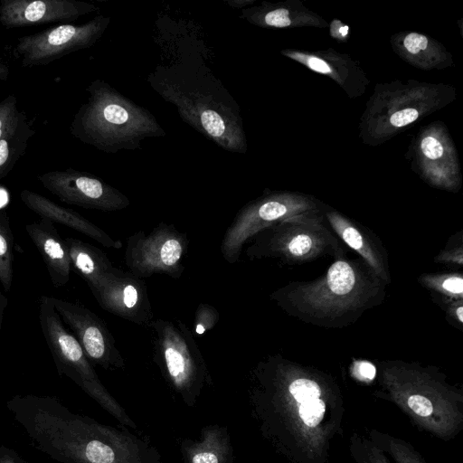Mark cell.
Returning <instances> with one entry per match:
<instances>
[{"instance_id":"cell-8","label":"cell","mask_w":463,"mask_h":463,"mask_svg":"<svg viewBox=\"0 0 463 463\" xmlns=\"http://www.w3.org/2000/svg\"><path fill=\"white\" fill-rule=\"evenodd\" d=\"M147 328L163 375L184 398L194 399L209 381V373L193 333L181 320L163 318L154 319Z\"/></svg>"},{"instance_id":"cell-40","label":"cell","mask_w":463,"mask_h":463,"mask_svg":"<svg viewBox=\"0 0 463 463\" xmlns=\"http://www.w3.org/2000/svg\"><path fill=\"white\" fill-rule=\"evenodd\" d=\"M339 33L343 35V36H345L348 33V27L347 26H342L340 27L339 29Z\"/></svg>"},{"instance_id":"cell-22","label":"cell","mask_w":463,"mask_h":463,"mask_svg":"<svg viewBox=\"0 0 463 463\" xmlns=\"http://www.w3.org/2000/svg\"><path fill=\"white\" fill-rule=\"evenodd\" d=\"M14 247L9 217L5 211H0V283L5 292L10 291L13 282Z\"/></svg>"},{"instance_id":"cell-4","label":"cell","mask_w":463,"mask_h":463,"mask_svg":"<svg viewBox=\"0 0 463 463\" xmlns=\"http://www.w3.org/2000/svg\"><path fill=\"white\" fill-rule=\"evenodd\" d=\"M382 280L356 261L337 259L326 274L273 292L271 299L288 313L324 326H334L374 305Z\"/></svg>"},{"instance_id":"cell-31","label":"cell","mask_w":463,"mask_h":463,"mask_svg":"<svg viewBox=\"0 0 463 463\" xmlns=\"http://www.w3.org/2000/svg\"><path fill=\"white\" fill-rule=\"evenodd\" d=\"M462 245L445 250L436 257V261L448 264L462 265L463 262Z\"/></svg>"},{"instance_id":"cell-27","label":"cell","mask_w":463,"mask_h":463,"mask_svg":"<svg viewBox=\"0 0 463 463\" xmlns=\"http://www.w3.org/2000/svg\"><path fill=\"white\" fill-rule=\"evenodd\" d=\"M264 23L267 25L274 27H286L291 24L288 18V10L286 8H278L265 14Z\"/></svg>"},{"instance_id":"cell-2","label":"cell","mask_w":463,"mask_h":463,"mask_svg":"<svg viewBox=\"0 0 463 463\" xmlns=\"http://www.w3.org/2000/svg\"><path fill=\"white\" fill-rule=\"evenodd\" d=\"M152 89L174 105L179 117L204 137L232 153L247 148L240 109L200 58L184 56L158 65L147 77Z\"/></svg>"},{"instance_id":"cell-32","label":"cell","mask_w":463,"mask_h":463,"mask_svg":"<svg viewBox=\"0 0 463 463\" xmlns=\"http://www.w3.org/2000/svg\"><path fill=\"white\" fill-rule=\"evenodd\" d=\"M353 371L354 376L363 382H370L373 380L376 374L374 365L364 361L356 363Z\"/></svg>"},{"instance_id":"cell-17","label":"cell","mask_w":463,"mask_h":463,"mask_svg":"<svg viewBox=\"0 0 463 463\" xmlns=\"http://www.w3.org/2000/svg\"><path fill=\"white\" fill-rule=\"evenodd\" d=\"M22 202L41 218L68 226L98 241L102 246L119 250L122 242L111 238L101 228L80 215L79 213L58 205L48 198L30 190L20 193Z\"/></svg>"},{"instance_id":"cell-6","label":"cell","mask_w":463,"mask_h":463,"mask_svg":"<svg viewBox=\"0 0 463 463\" xmlns=\"http://www.w3.org/2000/svg\"><path fill=\"white\" fill-rule=\"evenodd\" d=\"M38 317L58 373L72 380L122 424L135 427L134 422L102 385L76 337L65 328L52 297H40Z\"/></svg>"},{"instance_id":"cell-30","label":"cell","mask_w":463,"mask_h":463,"mask_svg":"<svg viewBox=\"0 0 463 463\" xmlns=\"http://www.w3.org/2000/svg\"><path fill=\"white\" fill-rule=\"evenodd\" d=\"M419 113L414 109H405L391 116V124L394 127H403L417 119Z\"/></svg>"},{"instance_id":"cell-38","label":"cell","mask_w":463,"mask_h":463,"mask_svg":"<svg viewBox=\"0 0 463 463\" xmlns=\"http://www.w3.org/2000/svg\"><path fill=\"white\" fill-rule=\"evenodd\" d=\"M7 298L3 295L0 290V338H1V330H2V322L4 317V311L7 306Z\"/></svg>"},{"instance_id":"cell-29","label":"cell","mask_w":463,"mask_h":463,"mask_svg":"<svg viewBox=\"0 0 463 463\" xmlns=\"http://www.w3.org/2000/svg\"><path fill=\"white\" fill-rule=\"evenodd\" d=\"M403 44L409 52L418 53L428 46V39L422 34L411 33L405 37Z\"/></svg>"},{"instance_id":"cell-34","label":"cell","mask_w":463,"mask_h":463,"mask_svg":"<svg viewBox=\"0 0 463 463\" xmlns=\"http://www.w3.org/2000/svg\"><path fill=\"white\" fill-rule=\"evenodd\" d=\"M0 463H28L11 448L0 442Z\"/></svg>"},{"instance_id":"cell-37","label":"cell","mask_w":463,"mask_h":463,"mask_svg":"<svg viewBox=\"0 0 463 463\" xmlns=\"http://www.w3.org/2000/svg\"><path fill=\"white\" fill-rule=\"evenodd\" d=\"M307 66L321 73H329L331 71L329 65L323 60L317 57H309L307 59Z\"/></svg>"},{"instance_id":"cell-10","label":"cell","mask_w":463,"mask_h":463,"mask_svg":"<svg viewBox=\"0 0 463 463\" xmlns=\"http://www.w3.org/2000/svg\"><path fill=\"white\" fill-rule=\"evenodd\" d=\"M110 24L97 15L82 24H63L17 39L15 52L23 67L44 66L61 57L94 45Z\"/></svg>"},{"instance_id":"cell-14","label":"cell","mask_w":463,"mask_h":463,"mask_svg":"<svg viewBox=\"0 0 463 463\" xmlns=\"http://www.w3.org/2000/svg\"><path fill=\"white\" fill-rule=\"evenodd\" d=\"M90 290L110 314L146 327L154 320L146 285L129 271L113 267Z\"/></svg>"},{"instance_id":"cell-3","label":"cell","mask_w":463,"mask_h":463,"mask_svg":"<svg viewBox=\"0 0 463 463\" xmlns=\"http://www.w3.org/2000/svg\"><path fill=\"white\" fill-rule=\"evenodd\" d=\"M377 395L394 403L411 421L449 441L463 430V392L432 366L402 361L382 362Z\"/></svg>"},{"instance_id":"cell-36","label":"cell","mask_w":463,"mask_h":463,"mask_svg":"<svg viewBox=\"0 0 463 463\" xmlns=\"http://www.w3.org/2000/svg\"><path fill=\"white\" fill-rule=\"evenodd\" d=\"M448 314L461 325L463 323V299L450 300L448 305Z\"/></svg>"},{"instance_id":"cell-13","label":"cell","mask_w":463,"mask_h":463,"mask_svg":"<svg viewBox=\"0 0 463 463\" xmlns=\"http://www.w3.org/2000/svg\"><path fill=\"white\" fill-rule=\"evenodd\" d=\"M61 321L82 347L88 359L105 369L123 368V357L106 323L86 307L52 297Z\"/></svg>"},{"instance_id":"cell-33","label":"cell","mask_w":463,"mask_h":463,"mask_svg":"<svg viewBox=\"0 0 463 463\" xmlns=\"http://www.w3.org/2000/svg\"><path fill=\"white\" fill-rule=\"evenodd\" d=\"M350 452L356 463H369L360 441V435L353 433L350 437Z\"/></svg>"},{"instance_id":"cell-25","label":"cell","mask_w":463,"mask_h":463,"mask_svg":"<svg viewBox=\"0 0 463 463\" xmlns=\"http://www.w3.org/2000/svg\"><path fill=\"white\" fill-rule=\"evenodd\" d=\"M220 319L218 310L212 305L201 303L194 313V333L203 335L213 329Z\"/></svg>"},{"instance_id":"cell-16","label":"cell","mask_w":463,"mask_h":463,"mask_svg":"<svg viewBox=\"0 0 463 463\" xmlns=\"http://www.w3.org/2000/svg\"><path fill=\"white\" fill-rule=\"evenodd\" d=\"M25 231L40 252L55 288L66 285L71 264L66 243L53 222L46 218L25 225Z\"/></svg>"},{"instance_id":"cell-1","label":"cell","mask_w":463,"mask_h":463,"mask_svg":"<svg viewBox=\"0 0 463 463\" xmlns=\"http://www.w3.org/2000/svg\"><path fill=\"white\" fill-rule=\"evenodd\" d=\"M253 400L263 435L289 463H328L342 437L345 402L330 374L279 354L253 370Z\"/></svg>"},{"instance_id":"cell-20","label":"cell","mask_w":463,"mask_h":463,"mask_svg":"<svg viewBox=\"0 0 463 463\" xmlns=\"http://www.w3.org/2000/svg\"><path fill=\"white\" fill-rule=\"evenodd\" d=\"M35 134L27 117L0 138V180L14 168L24 154L30 138Z\"/></svg>"},{"instance_id":"cell-7","label":"cell","mask_w":463,"mask_h":463,"mask_svg":"<svg viewBox=\"0 0 463 463\" xmlns=\"http://www.w3.org/2000/svg\"><path fill=\"white\" fill-rule=\"evenodd\" d=\"M290 216L258 232L246 249L249 259L279 258L287 262H306L323 254L343 257L336 238L317 216Z\"/></svg>"},{"instance_id":"cell-12","label":"cell","mask_w":463,"mask_h":463,"mask_svg":"<svg viewBox=\"0 0 463 463\" xmlns=\"http://www.w3.org/2000/svg\"><path fill=\"white\" fill-rule=\"evenodd\" d=\"M43 186L61 202L86 209L114 212L129 206V199L101 179L72 168L37 176Z\"/></svg>"},{"instance_id":"cell-26","label":"cell","mask_w":463,"mask_h":463,"mask_svg":"<svg viewBox=\"0 0 463 463\" xmlns=\"http://www.w3.org/2000/svg\"><path fill=\"white\" fill-rule=\"evenodd\" d=\"M360 441L369 463H390L386 454L380 450L369 439L360 436Z\"/></svg>"},{"instance_id":"cell-15","label":"cell","mask_w":463,"mask_h":463,"mask_svg":"<svg viewBox=\"0 0 463 463\" xmlns=\"http://www.w3.org/2000/svg\"><path fill=\"white\" fill-rule=\"evenodd\" d=\"M99 10L95 5L76 0H2L0 24L11 29L69 22Z\"/></svg>"},{"instance_id":"cell-21","label":"cell","mask_w":463,"mask_h":463,"mask_svg":"<svg viewBox=\"0 0 463 463\" xmlns=\"http://www.w3.org/2000/svg\"><path fill=\"white\" fill-rule=\"evenodd\" d=\"M368 439L396 463H427L415 448L402 439L374 429L369 430Z\"/></svg>"},{"instance_id":"cell-24","label":"cell","mask_w":463,"mask_h":463,"mask_svg":"<svg viewBox=\"0 0 463 463\" xmlns=\"http://www.w3.org/2000/svg\"><path fill=\"white\" fill-rule=\"evenodd\" d=\"M26 117L24 111L17 107V98L14 94L8 95L0 101V138L14 128L17 127Z\"/></svg>"},{"instance_id":"cell-35","label":"cell","mask_w":463,"mask_h":463,"mask_svg":"<svg viewBox=\"0 0 463 463\" xmlns=\"http://www.w3.org/2000/svg\"><path fill=\"white\" fill-rule=\"evenodd\" d=\"M191 463H220V458L211 449H201L193 455Z\"/></svg>"},{"instance_id":"cell-28","label":"cell","mask_w":463,"mask_h":463,"mask_svg":"<svg viewBox=\"0 0 463 463\" xmlns=\"http://www.w3.org/2000/svg\"><path fill=\"white\" fill-rule=\"evenodd\" d=\"M423 154L430 159H438L443 154L442 145L434 137H424L420 144Z\"/></svg>"},{"instance_id":"cell-9","label":"cell","mask_w":463,"mask_h":463,"mask_svg":"<svg viewBox=\"0 0 463 463\" xmlns=\"http://www.w3.org/2000/svg\"><path fill=\"white\" fill-rule=\"evenodd\" d=\"M187 250L186 234L160 222L148 234L140 230L128 237L124 260L129 272L142 279L155 274L179 279Z\"/></svg>"},{"instance_id":"cell-11","label":"cell","mask_w":463,"mask_h":463,"mask_svg":"<svg viewBox=\"0 0 463 463\" xmlns=\"http://www.w3.org/2000/svg\"><path fill=\"white\" fill-rule=\"evenodd\" d=\"M307 210L305 202L277 197L247 203L224 232L220 247L223 259L230 264L236 263L245 243L258 232Z\"/></svg>"},{"instance_id":"cell-18","label":"cell","mask_w":463,"mask_h":463,"mask_svg":"<svg viewBox=\"0 0 463 463\" xmlns=\"http://www.w3.org/2000/svg\"><path fill=\"white\" fill-rule=\"evenodd\" d=\"M332 230L338 237L355 250L370 269L383 281L389 282L387 265L383 252L360 228L338 213L326 214Z\"/></svg>"},{"instance_id":"cell-19","label":"cell","mask_w":463,"mask_h":463,"mask_svg":"<svg viewBox=\"0 0 463 463\" xmlns=\"http://www.w3.org/2000/svg\"><path fill=\"white\" fill-rule=\"evenodd\" d=\"M69 258L76 272L93 288L114 266L100 249L75 238L64 240Z\"/></svg>"},{"instance_id":"cell-39","label":"cell","mask_w":463,"mask_h":463,"mask_svg":"<svg viewBox=\"0 0 463 463\" xmlns=\"http://www.w3.org/2000/svg\"><path fill=\"white\" fill-rule=\"evenodd\" d=\"M10 73L8 65L0 61V80H6Z\"/></svg>"},{"instance_id":"cell-23","label":"cell","mask_w":463,"mask_h":463,"mask_svg":"<svg viewBox=\"0 0 463 463\" xmlns=\"http://www.w3.org/2000/svg\"><path fill=\"white\" fill-rule=\"evenodd\" d=\"M419 280L449 300L463 299V277L459 273L425 274Z\"/></svg>"},{"instance_id":"cell-5","label":"cell","mask_w":463,"mask_h":463,"mask_svg":"<svg viewBox=\"0 0 463 463\" xmlns=\"http://www.w3.org/2000/svg\"><path fill=\"white\" fill-rule=\"evenodd\" d=\"M88 98L70 126L80 141L105 153L135 150L147 137H161L165 131L156 117L119 93L108 82L95 80L87 87Z\"/></svg>"}]
</instances>
